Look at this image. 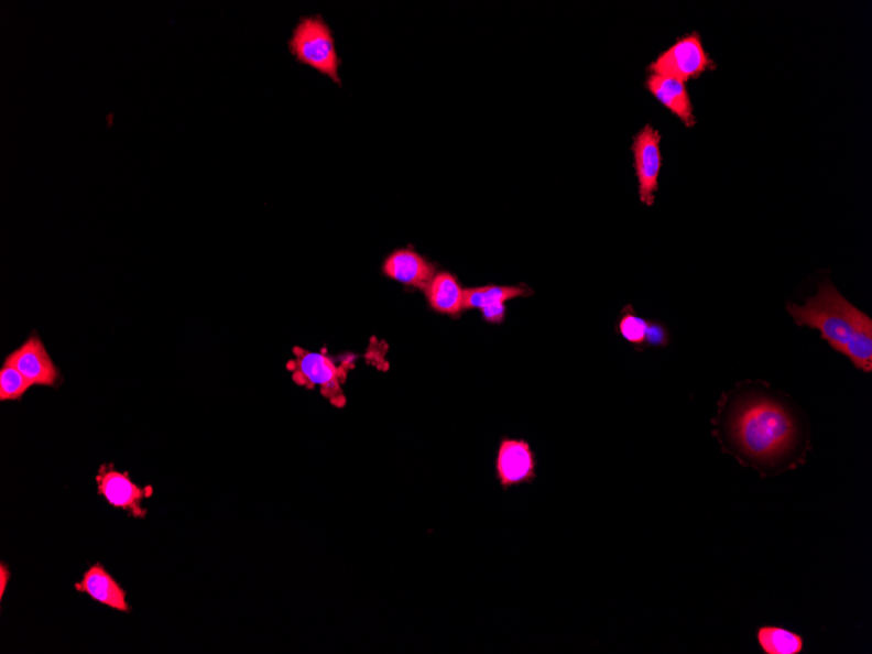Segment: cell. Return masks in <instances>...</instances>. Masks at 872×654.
Returning a JSON list of instances; mask_svg holds the SVG:
<instances>
[{"mask_svg": "<svg viewBox=\"0 0 872 654\" xmlns=\"http://www.w3.org/2000/svg\"><path fill=\"white\" fill-rule=\"evenodd\" d=\"M712 425L722 453L762 477L804 466L813 449L804 411L764 381L748 379L722 393Z\"/></svg>", "mask_w": 872, "mask_h": 654, "instance_id": "6da1fadb", "label": "cell"}, {"mask_svg": "<svg viewBox=\"0 0 872 654\" xmlns=\"http://www.w3.org/2000/svg\"><path fill=\"white\" fill-rule=\"evenodd\" d=\"M786 312L798 327L817 329L820 339L846 356L857 370L872 372V319L850 304L831 281L819 284L818 293L805 305L786 302Z\"/></svg>", "mask_w": 872, "mask_h": 654, "instance_id": "7a4b0ae2", "label": "cell"}, {"mask_svg": "<svg viewBox=\"0 0 872 654\" xmlns=\"http://www.w3.org/2000/svg\"><path fill=\"white\" fill-rule=\"evenodd\" d=\"M287 47L301 65L316 69L341 86L339 74L341 61L336 51L334 33L325 19L301 18L292 32Z\"/></svg>", "mask_w": 872, "mask_h": 654, "instance_id": "3957f363", "label": "cell"}, {"mask_svg": "<svg viewBox=\"0 0 872 654\" xmlns=\"http://www.w3.org/2000/svg\"><path fill=\"white\" fill-rule=\"evenodd\" d=\"M294 360L287 362V371L292 372L295 384L314 390L319 386L321 395L337 407L346 405L342 383L346 381L348 368L336 364L325 353H315L304 348L293 349Z\"/></svg>", "mask_w": 872, "mask_h": 654, "instance_id": "277c9868", "label": "cell"}, {"mask_svg": "<svg viewBox=\"0 0 872 654\" xmlns=\"http://www.w3.org/2000/svg\"><path fill=\"white\" fill-rule=\"evenodd\" d=\"M716 65L702 45L699 33L688 34L661 54L650 66L653 75L675 77L682 81L698 79Z\"/></svg>", "mask_w": 872, "mask_h": 654, "instance_id": "5b68a950", "label": "cell"}, {"mask_svg": "<svg viewBox=\"0 0 872 654\" xmlns=\"http://www.w3.org/2000/svg\"><path fill=\"white\" fill-rule=\"evenodd\" d=\"M495 477L504 491L536 481L537 457L530 443L504 436L499 442Z\"/></svg>", "mask_w": 872, "mask_h": 654, "instance_id": "8992f818", "label": "cell"}, {"mask_svg": "<svg viewBox=\"0 0 872 654\" xmlns=\"http://www.w3.org/2000/svg\"><path fill=\"white\" fill-rule=\"evenodd\" d=\"M96 482L98 495H101L111 508L128 511L133 517L146 516L142 502L152 495V489L140 488L131 480L129 472H119L112 464H108L98 469Z\"/></svg>", "mask_w": 872, "mask_h": 654, "instance_id": "52a82bcc", "label": "cell"}, {"mask_svg": "<svg viewBox=\"0 0 872 654\" xmlns=\"http://www.w3.org/2000/svg\"><path fill=\"white\" fill-rule=\"evenodd\" d=\"M661 135L651 124L637 133L632 144L635 171L639 182V198L645 206L652 207L658 192L661 172Z\"/></svg>", "mask_w": 872, "mask_h": 654, "instance_id": "ba28073f", "label": "cell"}, {"mask_svg": "<svg viewBox=\"0 0 872 654\" xmlns=\"http://www.w3.org/2000/svg\"><path fill=\"white\" fill-rule=\"evenodd\" d=\"M6 361L17 368L32 385L58 386L62 374L58 366L53 361L41 337L33 333L23 346L13 350L6 357Z\"/></svg>", "mask_w": 872, "mask_h": 654, "instance_id": "9c48e42d", "label": "cell"}, {"mask_svg": "<svg viewBox=\"0 0 872 654\" xmlns=\"http://www.w3.org/2000/svg\"><path fill=\"white\" fill-rule=\"evenodd\" d=\"M382 271L385 277L424 292L436 274L434 264L413 249L391 252L384 260Z\"/></svg>", "mask_w": 872, "mask_h": 654, "instance_id": "30bf717a", "label": "cell"}, {"mask_svg": "<svg viewBox=\"0 0 872 654\" xmlns=\"http://www.w3.org/2000/svg\"><path fill=\"white\" fill-rule=\"evenodd\" d=\"M79 593L88 595L91 600L100 602L112 610L130 613V604L126 590L100 564L89 567L83 579L76 584Z\"/></svg>", "mask_w": 872, "mask_h": 654, "instance_id": "8fae6325", "label": "cell"}, {"mask_svg": "<svg viewBox=\"0 0 872 654\" xmlns=\"http://www.w3.org/2000/svg\"><path fill=\"white\" fill-rule=\"evenodd\" d=\"M646 88L687 128L695 126L694 107L685 81L675 79V77L652 75L646 80Z\"/></svg>", "mask_w": 872, "mask_h": 654, "instance_id": "7c38bea8", "label": "cell"}, {"mask_svg": "<svg viewBox=\"0 0 872 654\" xmlns=\"http://www.w3.org/2000/svg\"><path fill=\"white\" fill-rule=\"evenodd\" d=\"M425 294L435 313L457 318L466 309V290L453 273L436 272Z\"/></svg>", "mask_w": 872, "mask_h": 654, "instance_id": "4fadbf2b", "label": "cell"}, {"mask_svg": "<svg viewBox=\"0 0 872 654\" xmlns=\"http://www.w3.org/2000/svg\"><path fill=\"white\" fill-rule=\"evenodd\" d=\"M756 642L764 654H800L805 650L802 635L777 625L759 628Z\"/></svg>", "mask_w": 872, "mask_h": 654, "instance_id": "5bb4252c", "label": "cell"}, {"mask_svg": "<svg viewBox=\"0 0 872 654\" xmlns=\"http://www.w3.org/2000/svg\"><path fill=\"white\" fill-rule=\"evenodd\" d=\"M532 291L525 286H478L466 290V309H482L492 305L505 304V302L520 297H527Z\"/></svg>", "mask_w": 872, "mask_h": 654, "instance_id": "9a60e30c", "label": "cell"}, {"mask_svg": "<svg viewBox=\"0 0 872 654\" xmlns=\"http://www.w3.org/2000/svg\"><path fill=\"white\" fill-rule=\"evenodd\" d=\"M650 321L635 313L634 307L625 306L617 323V333L639 351L645 350L646 333Z\"/></svg>", "mask_w": 872, "mask_h": 654, "instance_id": "2e32d148", "label": "cell"}, {"mask_svg": "<svg viewBox=\"0 0 872 654\" xmlns=\"http://www.w3.org/2000/svg\"><path fill=\"white\" fill-rule=\"evenodd\" d=\"M31 386L32 383L17 368L4 362L0 370V401H20Z\"/></svg>", "mask_w": 872, "mask_h": 654, "instance_id": "e0dca14e", "label": "cell"}, {"mask_svg": "<svg viewBox=\"0 0 872 654\" xmlns=\"http://www.w3.org/2000/svg\"><path fill=\"white\" fill-rule=\"evenodd\" d=\"M669 330L660 321H650L646 333L645 348H666L669 346Z\"/></svg>", "mask_w": 872, "mask_h": 654, "instance_id": "ac0fdd59", "label": "cell"}, {"mask_svg": "<svg viewBox=\"0 0 872 654\" xmlns=\"http://www.w3.org/2000/svg\"><path fill=\"white\" fill-rule=\"evenodd\" d=\"M505 304L484 307L481 309L482 318L492 325H501L505 318Z\"/></svg>", "mask_w": 872, "mask_h": 654, "instance_id": "d6986e66", "label": "cell"}, {"mask_svg": "<svg viewBox=\"0 0 872 654\" xmlns=\"http://www.w3.org/2000/svg\"><path fill=\"white\" fill-rule=\"evenodd\" d=\"M11 574L9 567L4 564L0 565V599L3 600L7 584L10 582Z\"/></svg>", "mask_w": 872, "mask_h": 654, "instance_id": "ffe728a7", "label": "cell"}]
</instances>
